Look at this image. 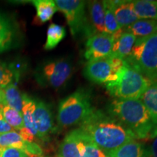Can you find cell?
<instances>
[{
    "label": "cell",
    "mask_w": 157,
    "mask_h": 157,
    "mask_svg": "<svg viewBox=\"0 0 157 157\" xmlns=\"http://www.w3.org/2000/svg\"><path fill=\"white\" fill-rule=\"evenodd\" d=\"M4 105H5V94H4V89L2 93H0V110L2 111Z\"/></svg>",
    "instance_id": "1f68e13d"
},
{
    "label": "cell",
    "mask_w": 157,
    "mask_h": 157,
    "mask_svg": "<svg viewBox=\"0 0 157 157\" xmlns=\"http://www.w3.org/2000/svg\"><path fill=\"white\" fill-rule=\"evenodd\" d=\"M140 100L146 106L151 121L157 125V80L151 82Z\"/></svg>",
    "instance_id": "ffe728a7"
},
{
    "label": "cell",
    "mask_w": 157,
    "mask_h": 157,
    "mask_svg": "<svg viewBox=\"0 0 157 157\" xmlns=\"http://www.w3.org/2000/svg\"><path fill=\"white\" fill-rule=\"evenodd\" d=\"M15 71L8 67L5 63L0 62V87L5 88L10 84L13 79Z\"/></svg>",
    "instance_id": "83f0119b"
},
{
    "label": "cell",
    "mask_w": 157,
    "mask_h": 157,
    "mask_svg": "<svg viewBox=\"0 0 157 157\" xmlns=\"http://www.w3.org/2000/svg\"><path fill=\"white\" fill-rule=\"evenodd\" d=\"M108 113L129 129L136 139L154 138L157 135V125L140 100L115 99L108 108Z\"/></svg>",
    "instance_id": "7a4b0ae2"
},
{
    "label": "cell",
    "mask_w": 157,
    "mask_h": 157,
    "mask_svg": "<svg viewBox=\"0 0 157 157\" xmlns=\"http://www.w3.org/2000/svg\"><path fill=\"white\" fill-rule=\"evenodd\" d=\"M29 143L22 138L18 132L15 130L0 134V147L1 148H14L23 151L25 153Z\"/></svg>",
    "instance_id": "603a6c76"
},
{
    "label": "cell",
    "mask_w": 157,
    "mask_h": 157,
    "mask_svg": "<svg viewBox=\"0 0 157 157\" xmlns=\"http://www.w3.org/2000/svg\"><path fill=\"white\" fill-rule=\"evenodd\" d=\"M4 119L13 129L20 130L24 127L23 116L21 112L15 109L10 107L9 105H4L2 111Z\"/></svg>",
    "instance_id": "4316f807"
},
{
    "label": "cell",
    "mask_w": 157,
    "mask_h": 157,
    "mask_svg": "<svg viewBox=\"0 0 157 157\" xmlns=\"http://www.w3.org/2000/svg\"><path fill=\"white\" fill-rule=\"evenodd\" d=\"M136 39L132 34L123 29L122 34L113 43L112 56L122 59L126 58L130 54Z\"/></svg>",
    "instance_id": "e0dca14e"
},
{
    "label": "cell",
    "mask_w": 157,
    "mask_h": 157,
    "mask_svg": "<svg viewBox=\"0 0 157 157\" xmlns=\"http://www.w3.org/2000/svg\"><path fill=\"white\" fill-rule=\"evenodd\" d=\"M151 81L125 63L115 81L105 84L108 93L116 99L140 100Z\"/></svg>",
    "instance_id": "5b68a950"
},
{
    "label": "cell",
    "mask_w": 157,
    "mask_h": 157,
    "mask_svg": "<svg viewBox=\"0 0 157 157\" xmlns=\"http://www.w3.org/2000/svg\"><path fill=\"white\" fill-rule=\"evenodd\" d=\"M114 15L117 22L121 29L128 28L139 20L135 14L132 1H123L114 8Z\"/></svg>",
    "instance_id": "9a60e30c"
},
{
    "label": "cell",
    "mask_w": 157,
    "mask_h": 157,
    "mask_svg": "<svg viewBox=\"0 0 157 157\" xmlns=\"http://www.w3.org/2000/svg\"><path fill=\"white\" fill-rule=\"evenodd\" d=\"M66 35V29L62 25L51 23L47 31V39L44 45V50H51L60 43Z\"/></svg>",
    "instance_id": "484cf974"
},
{
    "label": "cell",
    "mask_w": 157,
    "mask_h": 157,
    "mask_svg": "<svg viewBox=\"0 0 157 157\" xmlns=\"http://www.w3.org/2000/svg\"><path fill=\"white\" fill-rule=\"evenodd\" d=\"M124 60L151 82L157 80V33L137 38L130 54Z\"/></svg>",
    "instance_id": "277c9868"
},
{
    "label": "cell",
    "mask_w": 157,
    "mask_h": 157,
    "mask_svg": "<svg viewBox=\"0 0 157 157\" xmlns=\"http://www.w3.org/2000/svg\"><path fill=\"white\" fill-rule=\"evenodd\" d=\"M104 9V21H105V34L114 35L121 30L117 22L114 15V6L112 1H103Z\"/></svg>",
    "instance_id": "d4e9b609"
},
{
    "label": "cell",
    "mask_w": 157,
    "mask_h": 157,
    "mask_svg": "<svg viewBox=\"0 0 157 157\" xmlns=\"http://www.w3.org/2000/svg\"><path fill=\"white\" fill-rule=\"evenodd\" d=\"M0 157H28V156L20 149L0 147Z\"/></svg>",
    "instance_id": "f1b7e54d"
},
{
    "label": "cell",
    "mask_w": 157,
    "mask_h": 157,
    "mask_svg": "<svg viewBox=\"0 0 157 157\" xmlns=\"http://www.w3.org/2000/svg\"><path fill=\"white\" fill-rule=\"evenodd\" d=\"M36 10L34 18L36 25H42L50 21L55 13L58 11L54 1L52 0H34L31 2Z\"/></svg>",
    "instance_id": "2e32d148"
},
{
    "label": "cell",
    "mask_w": 157,
    "mask_h": 157,
    "mask_svg": "<svg viewBox=\"0 0 157 157\" xmlns=\"http://www.w3.org/2000/svg\"><path fill=\"white\" fill-rule=\"evenodd\" d=\"M28 157H29V156H28Z\"/></svg>",
    "instance_id": "d6a6232c"
},
{
    "label": "cell",
    "mask_w": 157,
    "mask_h": 157,
    "mask_svg": "<svg viewBox=\"0 0 157 157\" xmlns=\"http://www.w3.org/2000/svg\"><path fill=\"white\" fill-rule=\"evenodd\" d=\"M124 30L130 32L136 38H143L151 36L157 33V21L139 19Z\"/></svg>",
    "instance_id": "d6986e66"
},
{
    "label": "cell",
    "mask_w": 157,
    "mask_h": 157,
    "mask_svg": "<svg viewBox=\"0 0 157 157\" xmlns=\"http://www.w3.org/2000/svg\"><path fill=\"white\" fill-rule=\"evenodd\" d=\"M58 10L63 13L74 38L84 34L87 25V2L82 0L54 1Z\"/></svg>",
    "instance_id": "ba28073f"
},
{
    "label": "cell",
    "mask_w": 157,
    "mask_h": 157,
    "mask_svg": "<svg viewBox=\"0 0 157 157\" xmlns=\"http://www.w3.org/2000/svg\"><path fill=\"white\" fill-rule=\"evenodd\" d=\"M21 39V31L16 20L0 12V53L17 47Z\"/></svg>",
    "instance_id": "9c48e42d"
},
{
    "label": "cell",
    "mask_w": 157,
    "mask_h": 157,
    "mask_svg": "<svg viewBox=\"0 0 157 157\" xmlns=\"http://www.w3.org/2000/svg\"><path fill=\"white\" fill-rule=\"evenodd\" d=\"M114 39L107 34H96L87 39L84 57L88 60L107 58L112 55Z\"/></svg>",
    "instance_id": "8fae6325"
},
{
    "label": "cell",
    "mask_w": 157,
    "mask_h": 157,
    "mask_svg": "<svg viewBox=\"0 0 157 157\" xmlns=\"http://www.w3.org/2000/svg\"><path fill=\"white\" fill-rule=\"evenodd\" d=\"M133 9L139 19L157 21V1L136 0L132 1Z\"/></svg>",
    "instance_id": "7402d4cb"
},
{
    "label": "cell",
    "mask_w": 157,
    "mask_h": 157,
    "mask_svg": "<svg viewBox=\"0 0 157 157\" xmlns=\"http://www.w3.org/2000/svg\"><path fill=\"white\" fill-rule=\"evenodd\" d=\"M146 157H157V135L153 138L150 146L146 148Z\"/></svg>",
    "instance_id": "f546056e"
},
{
    "label": "cell",
    "mask_w": 157,
    "mask_h": 157,
    "mask_svg": "<svg viewBox=\"0 0 157 157\" xmlns=\"http://www.w3.org/2000/svg\"><path fill=\"white\" fill-rule=\"evenodd\" d=\"M79 128L106 154L129 140H136L135 135L120 121L95 109L80 124Z\"/></svg>",
    "instance_id": "6da1fadb"
},
{
    "label": "cell",
    "mask_w": 157,
    "mask_h": 157,
    "mask_svg": "<svg viewBox=\"0 0 157 157\" xmlns=\"http://www.w3.org/2000/svg\"><path fill=\"white\" fill-rule=\"evenodd\" d=\"M76 132L80 157H109L79 127Z\"/></svg>",
    "instance_id": "4fadbf2b"
},
{
    "label": "cell",
    "mask_w": 157,
    "mask_h": 157,
    "mask_svg": "<svg viewBox=\"0 0 157 157\" xmlns=\"http://www.w3.org/2000/svg\"><path fill=\"white\" fill-rule=\"evenodd\" d=\"M13 130L14 129L12 128L6 122L5 119H4L2 113V111L0 110V134L11 132V131Z\"/></svg>",
    "instance_id": "4dcf8cb0"
},
{
    "label": "cell",
    "mask_w": 157,
    "mask_h": 157,
    "mask_svg": "<svg viewBox=\"0 0 157 157\" xmlns=\"http://www.w3.org/2000/svg\"><path fill=\"white\" fill-rule=\"evenodd\" d=\"M124 64V59L111 55L107 58L88 60L83 74L94 83L106 84L117 79L119 71Z\"/></svg>",
    "instance_id": "8992f818"
},
{
    "label": "cell",
    "mask_w": 157,
    "mask_h": 157,
    "mask_svg": "<svg viewBox=\"0 0 157 157\" xmlns=\"http://www.w3.org/2000/svg\"><path fill=\"white\" fill-rule=\"evenodd\" d=\"M57 157H80L76 129L68 132L60 143Z\"/></svg>",
    "instance_id": "44dd1931"
},
{
    "label": "cell",
    "mask_w": 157,
    "mask_h": 157,
    "mask_svg": "<svg viewBox=\"0 0 157 157\" xmlns=\"http://www.w3.org/2000/svg\"><path fill=\"white\" fill-rule=\"evenodd\" d=\"M72 74V66L69 60L57 59L44 63L37 68L35 78L42 87L59 88L64 85Z\"/></svg>",
    "instance_id": "52a82bcc"
},
{
    "label": "cell",
    "mask_w": 157,
    "mask_h": 157,
    "mask_svg": "<svg viewBox=\"0 0 157 157\" xmlns=\"http://www.w3.org/2000/svg\"><path fill=\"white\" fill-rule=\"evenodd\" d=\"M90 90L80 88L60 101L57 121L59 127L67 128L80 124L93 112Z\"/></svg>",
    "instance_id": "3957f363"
},
{
    "label": "cell",
    "mask_w": 157,
    "mask_h": 157,
    "mask_svg": "<svg viewBox=\"0 0 157 157\" xmlns=\"http://www.w3.org/2000/svg\"><path fill=\"white\" fill-rule=\"evenodd\" d=\"M109 157H146V148L136 140H129L106 154Z\"/></svg>",
    "instance_id": "5bb4252c"
},
{
    "label": "cell",
    "mask_w": 157,
    "mask_h": 157,
    "mask_svg": "<svg viewBox=\"0 0 157 157\" xmlns=\"http://www.w3.org/2000/svg\"><path fill=\"white\" fill-rule=\"evenodd\" d=\"M23 104L21 113L23 116L24 127L35 137H37V131L35 126L34 112L36 109V101L23 93Z\"/></svg>",
    "instance_id": "ac0fdd59"
},
{
    "label": "cell",
    "mask_w": 157,
    "mask_h": 157,
    "mask_svg": "<svg viewBox=\"0 0 157 157\" xmlns=\"http://www.w3.org/2000/svg\"><path fill=\"white\" fill-rule=\"evenodd\" d=\"M35 126L37 131V138L42 141H48L50 135L56 132L53 116L50 107L42 101H36L34 112Z\"/></svg>",
    "instance_id": "30bf717a"
},
{
    "label": "cell",
    "mask_w": 157,
    "mask_h": 157,
    "mask_svg": "<svg viewBox=\"0 0 157 157\" xmlns=\"http://www.w3.org/2000/svg\"><path fill=\"white\" fill-rule=\"evenodd\" d=\"M5 105L15 109L21 112L23 104V98L22 94L17 88L16 84H9L7 87L4 88Z\"/></svg>",
    "instance_id": "cb8c5ba5"
},
{
    "label": "cell",
    "mask_w": 157,
    "mask_h": 157,
    "mask_svg": "<svg viewBox=\"0 0 157 157\" xmlns=\"http://www.w3.org/2000/svg\"><path fill=\"white\" fill-rule=\"evenodd\" d=\"M87 25L84 36L87 39L96 34H105L104 9L100 1L87 2Z\"/></svg>",
    "instance_id": "7c38bea8"
}]
</instances>
